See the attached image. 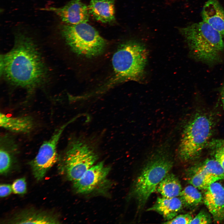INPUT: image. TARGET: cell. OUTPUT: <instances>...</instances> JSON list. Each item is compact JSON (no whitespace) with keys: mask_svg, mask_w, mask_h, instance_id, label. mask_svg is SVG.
Listing matches in <instances>:
<instances>
[{"mask_svg":"<svg viewBox=\"0 0 224 224\" xmlns=\"http://www.w3.org/2000/svg\"><path fill=\"white\" fill-rule=\"evenodd\" d=\"M212 119L204 113H198L185 126L178 147V154L183 161L197 157L206 146L212 134Z\"/></svg>","mask_w":224,"mask_h":224,"instance_id":"obj_4","label":"cell"},{"mask_svg":"<svg viewBox=\"0 0 224 224\" xmlns=\"http://www.w3.org/2000/svg\"><path fill=\"white\" fill-rule=\"evenodd\" d=\"M192 216L189 214L177 215L172 219L167 221L164 223L166 224H190L193 219Z\"/></svg>","mask_w":224,"mask_h":224,"instance_id":"obj_25","label":"cell"},{"mask_svg":"<svg viewBox=\"0 0 224 224\" xmlns=\"http://www.w3.org/2000/svg\"><path fill=\"white\" fill-rule=\"evenodd\" d=\"M60 31L68 45L78 55L89 58L95 57L101 54L106 45V41L87 23L63 25Z\"/></svg>","mask_w":224,"mask_h":224,"instance_id":"obj_5","label":"cell"},{"mask_svg":"<svg viewBox=\"0 0 224 224\" xmlns=\"http://www.w3.org/2000/svg\"><path fill=\"white\" fill-rule=\"evenodd\" d=\"M183 203L189 206L197 205L202 201V194L198 188L194 186L189 185L183 190L180 195Z\"/></svg>","mask_w":224,"mask_h":224,"instance_id":"obj_19","label":"cell"},{"mask_svg":"<svg viewBox=\"0 0 224 224\" xmlns=\"http://www.w3.org/2000/svg\"><path fill=\"white\" fill-rule=\"evenodd\" d=\"M198 169L220 180L224 179V170L215 159L206 160Z\"/></svg>","mask_w":224,"mask_h":224,"instance_id":"obj_21","label":"cell"},{"mask_svg":"<svg viewBox=\"0 0 224 224\" xmlns=\"http://www.w3.org/2000/svg\"><path fill=\"white\" fill-rule=\"evenodd\" d=\"M192 57L209 65L221 62L224 42L221 34L208 23L202 21L180 29Z\"/></svg>","mask_w":224,"mask_h":224,"instance_id":"obj_2","label":"cell"},{"mask_svg":"<svg viewBox=\"0 0 224 224\" xmlns=\"http://www.w3.org/2000/svg\"><path fill=\"white\" fill-rule=\"evenodd\" d=\"M67 147L60 160L68 179L73 183L93 166L98 156L89 144L81 139H72Z\"/></svg>","mask_w":224,"mask_h":224,"instance_id":"obj_7","label":"cell"},{"mask_svg":"<svg viewBox=\"0 0 224 224\" xmlns=\"http://www.w3.org/2000/svg\"><path fill=\"white\" fill-rule=\"evenodd\" d=\"M110 169L101 161L92 166L77 181L73 182L75 191L80 194H87L94 191L105 181Z\"/></svg>","mask_w":224,"mask_h":224,"instance_id":"obj_9","label":"cell"},{"mask_svg":"<svg viewBox=\"0 0 224 224\" xmlns=\"http://www.w3.org/2000/svg\"><path fill=\"white\" fill-rule=\"evenodd\" d=\"M206 189L205 204L214 220L221 222L224 219V186L217 181Z\"/></svg>","mask_w":224,"mask_h":224,"instance_id":"obj_11","label":"cell"},{"mask_svg":"<svg viewBox=\"0 0 224 224\" xmlns=\"http://www.w3.org/2000/svg\"><path fill=\"white\" fill-rule=\"evenodd\" d=\"M42 10L54 13L67 24L87 23L89 19L88 7L81 0H71L62 7H49Z\"/></svg>","mask_w":224,"mask_h":224,"instance_id":"obj_10","label":"cell"},{"mask_svg":"<svg viewBox=\"0 0 224 224\" xmlns=\"http://www.w3.org/2000/svg\"><path fill=\"white\" fill-rule=\"evenodd\" d=\"M203 21L208 23L224 37V8L217 0H208L202 11Z\"/></svg>","mask_w":224,"mask_h":224,"instance_id":"obj_12","label":"cell"},{"mask_svg":"<svg viewBox=\"0 0 224 224\" xmlns=\"http://www.w3.org/2000/svg\"><path fill=\"white\" fill-rule=\"evenodd\" d=\"M12 192V185L7 184H1L0 196L4 197L9 195Z\"/></svg>","mask_w":224,"mask_h":224,"instance_id":"obj_26","label":"cell"},{"mask_svg":"<svg viewBox=\"0 0 224 224\" xmlns=\"http://www.w3.org/2000/svg\"><path fill=\"white\" fill-rule=\"evenodd\" d=\"M211 219L210 215L204 211H202L193 218L190 224H204L210 223Z\"/></svg>","mask_w":224,"mask_h":224,"instance_id":"obj_24","label":"cell"},{"mask_svg":"<svg viewBox=\"0 0 224 224\" xmlns=\"http://www.w3.org/2000/svg\"><path fill=\"white\" fill-rule=\"evenodd\" d=\"M220 92L221 100L224 107V82L221 87Z\"/></svg>","mask_w":224,"mask_h":224,"instance_id":"obj_27","label":"cell"},{"mask_svg":"<svg viewBox=\"0 0 224 224\" xmlns=\"http://www.w3.org/2000/svg\"><path fill=\"white\" fill-rule=\"evenodd\" d=\"M15 44L1 57L2 73L10 82L30 90L43 82L44 64L33 40L21 32L15 35Z\"/></svg>","mask_w":224,"mask_h":224,"instance_id":"obj_1","label":"cell"},{"mask_svg":"<svg viewBox=\"0 0 224 224\" xmlns=\"http://www.w3.org/2000/svg\"><path fill=\"white\" fill-rule=\"evenodd\" d=\"M88 7L90 14L97 21L107 23L115 20L114 0H91Z\"/></svg>","mask_w":224,"mask_h":224,"instance_id":"obj_16","label":"cell"},{"mask_svg":"<svg viewBox=\"0 0 224 224\" xmlns=\"http://www.w3.org/2000/svg\"><path fill=\"white\" fill-rule=\"evenodd\" d=\"M1 143L0 149V173L1 174H5L9 170L12 162V157L10 150H9L8 142V145L5 139L2 140Z\"/></svg>","mask_w":224,"mask_h":224,"instance_id":"obj_20","label":"cell"},{"mask_svg":"<svg viewBox=\"0 0 224 224\" xmlns=\"http://www.w3.org/2000/svg\"><path fill=\"white\" fill-rule=\"evenodd\" d=\"M212 143L214 145L215 159L224 170V140L216 141Z\"/></svg>","mask_w":224,"mask_h":224,"instance_id":"obj_22","label":"cell"},{"mask_svg":"<svg viewBox=\"0 0 224 224\" xmlns=\"http://www.w3.org/2000/svg\"><path fill=\"white\" fill-rule=\"evenodd\" d=\"M12 192L15 194H23L26 192V186L25 178L15 180L12 185Z\"/></svg>","mask_w":224,"mask_h":224,"instance_id":"obj_23","label":"cell"},{"mask_svg":"<svg viewBox=\"0 0 224 224\" xmlns=\"http://www.w3.org/2000/svg\"><path fill=\"white\" fill-rule=\"evenodd\" d=\"M8 222L17 224H58L59 221L55 214L49 212L28 209L16 214Z\"/></svg>","mask_w":224,"mask_h":224,"instance_id":"obj_13","label":"cell"},{"mask_svg":"<svg viewBox=\"0 0 224 224\" xmlns=\"http://www.w3.org/2000/svg\"><path fill=\"white\" fill-rule=\"evenodd\" d=\"M172 166V162L168 158L159 155L149 161L143 167L133 183L129 196L136 199L138 209L143 207Z\"/></svg>","mask_w":224,"mask_h":224,"instance_id":"obj_6","label":"cell"},{"mask_svg":"<svg viewBox=\"0 0 224 224\" xmlns=\"http://www.w3.org/2000/svg\"><path fill=\"white\" fill-rule=\"evenodd\" d=\"M147 56L144 45L138 40H130L120 44L112 57L114 77L112 82L140 80L144 72Z\"/></svg>","mask_w":224,"mask_h":224,"instance_id":"obj_3","label":"cell"},{"mask_svg":"<svg viewBox=\"0 0 224 224\" xmlns=\"http://www.w3.org/2000/svg\"><path fill=\"white\" fill-rule=\"evenodd\" d=\"M0 126L2 128L11 132L27 133L32 130L34 123L32 118L30 116H9L1 113Z\"/></svg>","mask_w":224,"mask_h":224,"instance_id":"obj_15","label":"cell"},{"mask_svg":"<svg viewBox=\"0 0 224 224\" xmlns=\"http://www.w3.org/2000/svg\"><path fill=\"white\" fill-rule=\"evenodd\" d=\"M183 203L178 197H158L155 204L147 211L156 212L161 215L166 220L169 221L177 216L181 209Z\"/></svg>","mask_w":224,"mask_h":224,"instance_id":"obj_14","label":"cell"},{"mask_svg":"<svg viewBox=\"0 0 224 224\" xmlns=\"http://www.w3.org/2000/svg\"><path fill=\"white\" fill-rule=\"evenodd\" d=\"M70 121L56 129L50 138L43 142L35 157L29 163L33 175L38 181L41 180L46 172L58 159L57 146L60 138Z\"/></svg>","mask_w":224,"mask_h":224,"instance_id":"obj_8","label":"cell"},{"mask_svg":"<svg viewBox=\"0 0 224 224\" xmlns=\"http://www.w3.org/2000/svg\"><path fill=\"white\" fill-rule=\"evenodd\" d=\"M158 192L162 196L173 198L180 196L182 191L178 178L172 173H168L159 183Z\"/></svg>","mask_w":224,"mask_h":224,"instance_id":"obj_17","label":"cell"},{"mask_svg":"<svg viewBox=\"0 0 224 224\" xmlns=\"http://www.w3.org/2000/svg\"><path fill=\"white\" fill-rule=\"evenodd\" d=\"M220 179L198 169L189 179L190 184L198 189H206Z\"/></svg>","mask_w":224,"mask_h":224,"instance_id":"obj_18","label":"cell"}]
</instances>
